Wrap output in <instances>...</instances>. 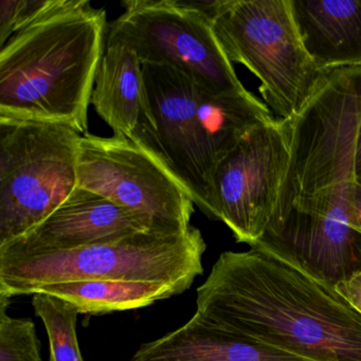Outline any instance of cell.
Listing matches in <instances>:
<instances>
[{
	"label": "cell",
	"instance_id": "cell-15",
	"mask_svg": "<svg viewBox=\"0 0 361 361\" xmlns=\"http://www.w3.org/2000/svg\"><path fill=\"white\" fill-rule=\"evenodd\" d=\"M37 293L65 300L73 304L80 314H105L145 307L180 295L181 291L170 285L157 283L90 280L46 285L35 293Z\"/></svg>",
	"mask_w": 361,
	"mask_h": 361
},
{
	"label": "cell",
	"instance_id": "cell-10",
	"mask_svg": "<svg viewBox=\"0 0 361 361\" xmlns=\"http://www.w3.org/2000/svg\"><path fill=\"white\" fill-rule=\"evenodd\" d=\"M142 73L164 155L196 206L213 219L197 115L200 85L168 65L142 64Z\"/></svg>",
	"mask_w": 361,
	"mask_h": 361
},
{
	"label": "cell",
	"instance_id": "cell-6",
	"mask_svg": "<svg viewBox=\"0 0 361 361\" xmlns=\"http://www.w3.org/2000/svg\"><path fill=\"white\" fill-rule=\"evenodd\" d=\"M81 138L60 122L0 119V246L37 227L75 191Z\"/></svg>",
	"mask_w": 361,
	"mask_h": 361
},
{
	"label": "cell",
	"instance_id": "cell-8",
	"mask_svg": "<svg viewBox=\"0 0 361 361\" xmlns=\"http://www.w3.org/2000/svg\"><path fill=\"white\" fill-rule=\"evenodd\" d=\"M77 176V187L132 211L157 231L183 233L192 227L190 192L170 166L130 139L82 136Z\"/></svg>",
	"mask_w": 361,
	"mask_h": 361
},
{
	"label": "cell",
	"instance_id": "cell-16",
	"mask_svg": "<svg viewBox=\"0 0 361 361\" xmlns=\"http://www.w3.org/2000/svg\"><path fill=\"white\" fill-rule=\"evenodd\" d=\"M32 305L47 331L49 361H85L78 341L77 308L65 300L42 293L33 295Z\"/></svg>",
	"mask_w": 361,
	"mask_h": 361
},
{
	"label": "cell",
	"instance_id": "cell-17",
	"mask_svg": "<svg viewBox=\"0 0 361 361\" xmlns=\"http://www.w3.org/2000/svg\"><path fill=\"white\" fill-rule=\"evenodd\" d=\"M10 298L0 295V361H43L35 323L7 314Z\"/></svg>",
	"mask_w": 361,
	"mask_h": 361
},
{
	"label": "cell",
	"instance_id": "cell-1",
	"mask_svg": "<svg viewBox=\"0 0 361 361\" xmlns=\"http://www.w3.org/2000/svg\"><path fill=\"white\" fill-rule=\"evenodd\" d=\"M360 120L361 67L325 71L301 111L285 120L288 166L255 244L335 286L361 270V234L353 221Z\"/></svg>",
	"mask_w": 361,
	"mask_h": 361
},
{
	"label": "cell",
	"instance_id": "cell-5",
	"mask_svg": "<svg viewBox=\"0 0 361 361\" xmlns=\"http://www.w3.org/2000/svg\"><path fill=\"white\" fill-rule=\"evenodd\" d=\"M213 31L230 62L261 81L265 104L280 120L295 117L322 79L325 71L304 47L290 0H221Z\"/></svg>",
	"mask_w": 361,
	"mask_h": 361
},
{
	"label": "cell",
	"instance_id": "cell-19",
	"mask_svg": "<svg viewBox=\"0 0 361 361\" xmlns=\"http://www.w3.org/2000/svg\"><path fill=\"white\" fill-rule=\"evenodd\" d=\"M342 297L361 314V270L336 285Z\"/></svg>",
	"mask_w": 361,
	"mask_h": 361
},
{
	"label": "cell",
	"instance_id": "cell-7",
	"mask_svg": "<svg viewBox=\"0 0 361 361\" xmlns=\"http://www.w3.org/2000/svg\"><path fill=\"white\" fill-rule=\"evenodd\" d=\"M109 26L106 43H122L141 64L168 65L215 94L245 92L221 49L213 20L188 0H126Z\"/></svg>",
	"mask_w": 361,
	"mask_h": 361
},
{
	"label": "cell",
	"instance_id": "cell-3",
	"mask_svg": "<svg viewBox=\"0 0 361 361\" xmlns=\"http://www.w3.org/2000/svg\"><path fill=\"white\" fill-rule=\"evenodd\" d=\"M105 35V10L54 0L0 47V119L60 122L88 134Z\"/></svg>",
	"mask_w": 361,
	"mask_h": 361
},
{
	"label": "cell",
	"instance_id": "cell-12",
	"mask_svg": "<svg viewBox=\"0 0 361 361\" xmlns=\"http://www.w3.org/2000/svg\"><path fill=\"white\" fill-rule=\"evenodd\" d=\"M114 136L133 140L145 124L155 126L138 56L122 43H106L97 71L92 101ZM157 130V128H156Z\"/></svg>",
	"mask_w": 361,
	"mask_h": 361
},
{
	"label": "cell",
	"instance_id": "cell-2",
	"mask_svg": "<svg viewBox=\"0 0 361 361\" xmlns=\"http://www.w3.org/2000/svg\"><path fill=\"white\" fill-rule=\"evenodd\" d=\"M196 301L195 314L236 339L310 361H361V314L335 285L268 247L221 253Z\"/></svg>",
	"mask_w": 361,
	"mask_h": 361
},
{
	"label": "cell",
	"instance_id": "cell-9",
	"mask_svg": "<svg viewBox=\"0 0 361 361\" xmlns=\"http://www.w3.org/2000/svg\"><path fill=\"white\" fill-rule=\"evenodd\" d=\"M289 161L285 120L249 130L217 164L211 183L213 219L223 221L236 242L252 247L271 216Z\"/></svg>",
	"mask_w": 361,
	"mask_h": 361
},
{
	"label": "cell",
	"instance_id": "cell-14",
	"mask_svg": "<svg viewBox=\"0 0 361 361\" xmlns=\"http://www.w3.org/2000/svg\"><path fill=\"white\" fill-rule=\"evenodd\" d=\"M132 361H310L231 337L197 314L164 337L142 344Z\"/></svg>",
	"mask_w": 361,
	"mask_h": 361
},
{
	"label": "cell",
	"instance_id": "cell-4",
	"mask_svg": "<svg viewBox=\"0 0 361 361\" xmlns=\"http://www.w3.org/2000/svg\"><path fill=\"white\" fill-rule=\"evenodd\" d=\"M202 232H138L113 242L54 252L0 253V295H35L46 285L122 280L170 285L181 293L204 272Z\"/></svg>",
	"mask_w": 361,
	"mask_h": 361
},
{
	"label": "cell",
	"instance_id": "cell-20",
	"mask_svg": "<svg viewBox=\"0 0 361 361\" xmlns=\"http://www.w3.org/2000/svg\"><path fill=\"white\" fill-rule=\"evenodd\" d=\"M353 221L357 231L361 234V185L358 183L355 189L354 204H353Z\"/></svg>",
	"mask_w": 361,
	"mask_h": 361
},
{
	"label": "cell",
	"instance_id": "cell-13",
	"mask_svg": "<svg viewBox=\"0 0 361 361\" xmlns=\"http://www.w3.org/2000/svg\"><path fill=\"white\" fill-rule=\"evenodd\" d=\"M304 47L321 71L361 67V0H290Z\"/></svg>",
	"mask_w": 361,
	"mask_h": 361
},
{
	"label": "cell",
	"instance_id": "cell-18",
	"mask_svg": "<svg viewBox=\"0 0 361 361\" xmlns=\"http://www.w3.org/2000/svg\"><path fill=\"white\" fill-rule=\"evenodd\" d=\"M54 0H1L0 1V47L20 29L39 18Z\"/></svg>",
	"mask_w": 361,
	"mask_h": 361
},
{
	"label": "cell",
	"instance_id": "cell-21",
	"mask_svg": "<svg viewBox=\"0 0 361 361\" xmlns=\"http://www.w3.org/2000/svg\"><path fill=\"white\" fill-rule=\"evenodd\" d=\"M355 180L361 185V120L359 124L358 135H357L356 147L354 156Z\"/></svg>",
	"mask_w": 361,
	"mask_h": 361
},
{
	"label": "cell",
	"instance_id": "cell-11",
	"mask_svg": "<svg viewBox=\"0 0 361 361\" xmlns=\"http://www.w3.org/2000/svg\"><path fill=\"white\" fill-rule=\"evenodd\" d=\"M145 231L159 232L132 211L77 187L45 221L20 238L0 246V253L27 255L71 250Z\"/></svg>",
	"mask_w": 361,
	"mask_h": 361
}]
</instances>
